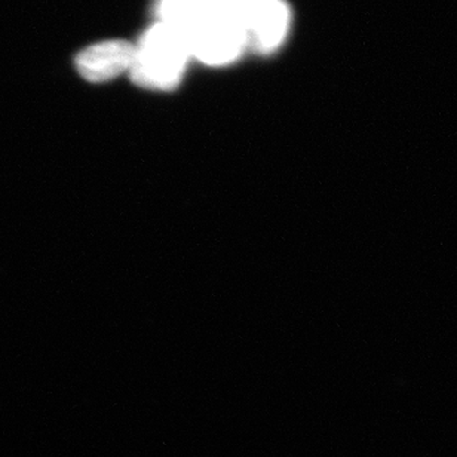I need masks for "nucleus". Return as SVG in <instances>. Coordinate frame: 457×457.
I'll list each match as a JSON object with an SVG mask.
<instances>
[{
  "instance_id": "1",
  "label": "nucleus",
  "mask_w": 457,
  "mask_h": 457,
  "mask_svg": "<svg viewBox=\"0 0 457 457\" xmlns=\"http://www.w3.org/2000/svg\"><path fill=\"white\" fill-rule=\"evenodd\" d=\"M190 58L185 33L158 21L134 45L129 75L141 88L170 91L180 85Z\"/></svg>"
},
{
  "instance_id": "2",
  "label": "nucleus",
  "mask_w": 457,
  "mask_h": 457,
  "mask_svg": "<svg viewBox=\"0 0 457 457\" xmlns=\"http://www.w3.org/2000/svg\"><path fill=\"white\" fill-rule=\"evenodd\" d=\"M185 36L190 57L207 66L232 64L248 49L244 29L214 8L185 31Z\"/></svg>"
},
{
  "instance_id": "3",
  "label": "nucleus",
  "mask_w": 457,
  "mask_h": 457,
  "mask_svg": "<svg viewBox=\"0 0 457 457\" xmlns=\"http://www.w3.org/2000/svg\"><path fill=\"white\" fill-rule=\"evenodd\" d=\"M134 57V44L127 40H104L80 51L76 57V71L88 82L103 84L129 71Z\"/></svg>"
},
{
  "instance_id": "4",
  "label": "nucleus",
  "mask_w": 457,
  "mask_h": 457,
  "mask_svg": "<svg viewBox=\"0 0 457 457\" xmlns=\"http://www.w3.org/2000/svg\"><path fill=\"white\" fill-rule=\"evenodd\" d=\"M290 26V6L284 0H269L246 26V48L260 54L277 51L287 39Z\"/></svg>"
},
{
  "instance_id": "5",
  "label": "nucleus",
  "mask_w": 457,
  "mask_h": 457,
  "mask_svg": "<svg viewBox=\"0 0 457 457\" xmlns=\"http://www.w3.org/2000/svg\"><path fill=\"white\" fill-rule=\"evenodd\" d=\"M212 9V0H156L158 21L179 30H189Z\"/></svg>"
},
{
  "instance_id": "6",
  "label": "nucleus",
  "mask_w": 457,
  "mask_h": 457,
  "mask_svg": "<svg viewBox=\"0 0 457 457\" xmlns=\"http://www.w3.org/2000/svg\"><path fill=\"white\" fill-rule=\"evenodd\" d=\"M269 0H212V8L237 22L245 31L251 20L264 8Z\"/></svg>"
}]
</instances>
